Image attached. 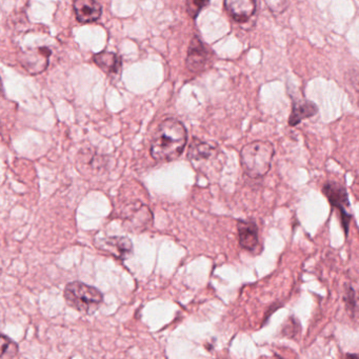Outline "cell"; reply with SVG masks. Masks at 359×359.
I'll return each mask as SVG.
<instances>
[{
    "label": "cell",
    "mask_w": 359,
    "mask_h": 359,
    "mask_svg": "<svg viewBox=\"0 0 359 359\" xmlns=\"http://www.w3.org/2000/svg\"><path fill=\"white\" fill-rule=\"evenodd\" d=\"M210 0H187V12L192 18H196Z\"/></svg>",
    "instance_id": "cell-14"
},
{
    "label": "cell",
    "mask_w": 359,
    "mask_h": 359,
    "mask_svg": "<svg viewBox=\"0 0 359 359\" xmlns=\"http://www.w3.org/2000/svg\"><path fill=\"white\" fill-rule=\"evenodd\" d=\"M224 8L233 20L245 22L255 13L256 4L254 0H224Z\"/></svg>",
    "instance_id": "cell-6"
},
{
    "label": "cell",
    "mask_w": 359,
    "mask_h": 359,
    "mask_svg": "<svg viewBox=\"0 0 359 359\" xmlns=\"http://www.w3.org/2000/svg\"><path fill=\"white\" fill-rule=\"evenodd\" d=\"M94 62L109 75H116L121 70V60L118 55L112 52H100L94 55Z\"/></svg>",
    "instance_id": "cell-12"
},
{
    "label": "cell",
    "mask_w": 359,
    "mask_h": 359,
    "mask_svg": "<svg viewBox=\"0 0 359 359\" xmlns=\"http://www.w3.org/2000/svg\"><path fill=\"white\" fill-rule=\"evenodd\" d=\"M18 352V346L11 340L3 336V344H1V358L5 357H13Z\"/></svg>",
    "instance_id": "cell-15"
},
{
    "label": "cell",
    "mask_w": 359,
    "mask_h": 359,
    "mask_svg": "<svg viewBox=\"0 0 359 359\" xmlns=\"http://www.w3.org/2000/svg\"><path fill=\"white\" fill-rule=\"evenodd\" d=\"M344 302H346V306H348V310H354L355 304V293L354 290L351 287H346V295H344Z\"/></svg>",
    "instance_id": "cell-16"
},
{
    "label": "cell",
    "mask_w": 359,
    "mask_h": 359,
    "mask_svg": "<svg viewBox=\"0 0 359 359\" xmlns=\"http://www.w3.org/2000/svg\"><path fill=\"white\" fill-rule=\"evenodd\" d=\"M237 230L241 248L248 251L255 250L258 245V228L255 222L241 220L237 224Z\"/></svg>",
    "instance_id": "cell-9"
},
{
    "label": "cell",
    "mask_w": 359,
    "mask_h": 359,
    "mask_svg": "<svg viewBox=\"0 0 359 359\" xmlns=\"http://www.w3.org/2000/svg\"><path fill=\"white\" fill-rule=\"evenodd\" d=\"M67 302L79 312L93 314L102 304V294L96 287L86 283L74 281L69 283L65 289Z\"/></svg>",
    "instance_id": "cell-3"
},
{
    "label": "cell",
    "mask_w": 359,
    "mask_h": 359,
    "mask_svg": "<svg viewBox=\"0 0 359 359\" xmlns=\"http://www.w3.org/2000/svg\"><path fill=\"white\" fill-rule=\"evenodd\" d=\"M216 155L215 147L211 146L208 142H201V140H195L191 144L190 150H189V159L192 161L195 167L203 165V161H211Z\"/></svg>",
    "instance_id": "cell-10"
},
{
    "label": "cell",
    "mask_w": 359,
    "mask_h": 359,
    "mask_svg": "<svg viewBox=\"0 0 359 359\" xmlns=\"http://www.w3.org/2000/svg\"><path fill=\"white\" fill-rule=\"evenodd\" d=\"M50 54L51 52L46 48L31 50V51L25 52L20 56V62L31 74H39L47 68Z\"/></svg>",
    "instance_id": "cell-5"
},
{
    "label": "cell",
    "mask_w": 359,
    "mask_h": 359,
    "mask_svg": "<svg viewBox=\"0 0 359 359\" xmlns=\"http://www.w3.org/2000/svg\"><path fill=\"white\" fill-rule=\"evenodd\" d=\"M323 193L327 197L329 203H331L332 207L339 211L342 226H344L346 235L348 234L351 214L348 212L350 201H348V192H346V189L338 182H329L323 186Z\"/></svg>",
    "instance_id": "cell-4"
},
{
    "label": "cell",
    "mask_w": 359,
    "mask_h": 359,
    "mask_svg": "<svg viewBox=\"0 0 359 359\" xmlns=\"http://www.w3.org/2000/svg\"><path fill=\"white\" fill-rule=\"evenodd\" d=\"M74 11L79 22L90 24L100 20L102 8L97 0H74Z\"/></svg>",
    "instance_id": "cell-7"
},
{
    "label": "cell",
    "mask_w": 359,
    "mask_h": 359,
    "mask_svg": "<svg viewBox=\"0 0 359 359\" xmlns=\"http://www.w3.org/2000/svg\"><path fill=\"white\" fill-rule=\"evenodd\" d=\"M316 104L311 102H298L293 104L291 115L289 117V126L295 127L298 123H302L304 119L310 118L316 114Z\"/></svg>",
    "instance_id": "cell-11"
},
{
    "label": "cell",
    "mask_w": 359,
    "mask_h": 359,
    "mask_svg": "<svg viewBox=\"0 0 359 359\" xmlns=\"http://www.w3.org/2000/svg\"><path fill=\"white\" fill-rule=\"evenodd\" d=\"M356 192H358V195H356V196L359 197V184H358V187H357V190L354 191V193H356Z\"/></svg>",
    "instance_id": "cell-17"
},
{
    "label": "cell",
    "mask_w": 359,
    "mask_h": 359,
    "mask_svg": "<svg viewBox=\"0 0 359 359\" xmlns=\"http://www.w3.org/2000/svg\"><path fill=\"white\" fill-rule=\"evenodd\" d=\"M109 251L119 258H126L132 252V243L126 237H110L104 241Z\"/></svg>",
    "instance_id": "cell-13"
},
{
    "label": "cell",
    "mask_w": 359,
    "mask_h": 359,
    "mask_svg": "<svg viewBox=\"0 0 359 359\" xmlns=\"http://www.w3.org/2000/svg\"><path fill=\"white\" fill-rule=\"evenodd\" d=\"M274 153V147L269 142L257 140L247 144L241 152L243 171L249 177H262L270 171Z\"/></svg>",
    "instance_id": "cell-2"
},
{
    "label": "cell",
    "mask_w": 359,
    "mask_h": 359,
    "mask_svg": "<svg viewBox=\"0 0 359 359\" xmlns=\"http://www.w3.org/2000/svg\"><path fill=\"white\" fill-rule=\"evenodd\" d=\"M208 60V52L201 39L197 36L193 37L189 47L188 57H187V68L192 72H199L203 70Z\"/></svg>",
    "instance_id": "cell-8"
},
{
    "label": "cell",
    "mask_w": 359,
    "mask_h": 359,
    "mask_svg": "<svg viewBox=\"0 0 359 359\" xmlns=\"http://www.w3.org/2000/svg\"><path fill=\"white\" fill-rule=\"evenodd\" d=\"M188 140L186 128L176 119L163 121L153 136L151 155L158 161H171L184 152Z\"/></svg>",
    "instance_id": "cell-1"
}]
</instances>
